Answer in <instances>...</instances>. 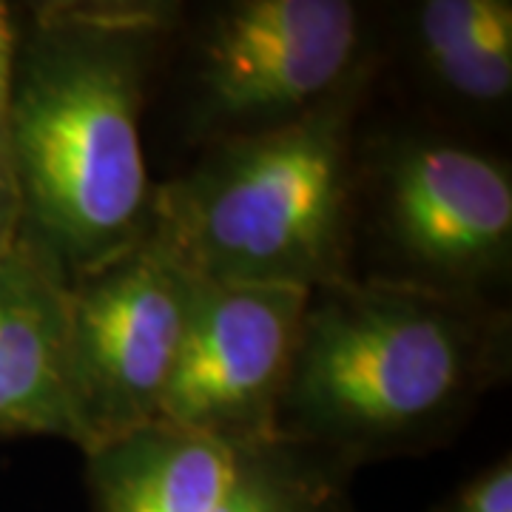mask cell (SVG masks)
<instances>
[{"label": "cell", "mask_w": 512, "mask_h": 512, "mask_svg": "<svg viewBox=\"0 0 512 512\" xmlns=\"http://www.w3.org/2000/svg\"><path fill=\"white\" fill-rule=\"evenodd\" d=\"M510 359L501 302L333 279L308 293L276 436L350 467L424 453L456 436Z\"/></svg>", "instance_id": "obj_2"}, {"label": "cell", "mask_w": 512, "mask_h": 512, "mask_svg": "<svg viewBox=\"0 0 512 512\" xmlns=\"http://www.w3.org/2000/svg\"><path fill=\"white\" fill-rule=\"evenodd\" d=\"M416 46L430 77L470 106H501L512 92V3L424 0Z\"/></svg>", "instance_id": "obj_10"}, {"label": "cell", "mask_w": 512, "mask_h": 512, "mask_svg": "<svg viewBox=\"0 0 512 512\" xmlns=\"http://www.w3.org/2000/svg\"><path fill=\"white\" fill-rule=\"evenodd\" d=\"M171 23L168 3L69 0L20 29L6 114L20 239L66 282L148 237L140 114Z\"/></svg>", "instance_id": "obj_1"}, {"label": "cell", "mask_w": 512, "mask_h": 512, "mask_svg": "<svg viewBox=\"0 0 512 512\" xmlns=\"http://www.w3.org/2000/svg\"><path fill=\"white\" fill-rule=\"evenodd\" d=\"M433 512H512V461L510 456L493 461L456 493L447 495Z\"/></svg>", "instance_id": "obj_11"}, {"label": "cell", "mask_w": 512, "mask_h": 512, "mask_svg": "<svg viewBox=\"0 0 512 512\" xmlns=\"http://www.w3.org/2000/svg\"><path fill=\"white\" fill-rule=\"evenodd\" d=\"M94 512H353L356 467L288 439L148 424L86 456Z\"/></svg>", "instance_id": "obj_7"}, {"label": "cell", "mask_w": 512, "mask_h": 512, "mask_svg": "<svg viewBox=\"0 0 512 512\" xmlns=\"http://www.w3.org/2000/svg\"><path fill=\"white\" fill-rule=\"evenodd\" d=\"M308 293L191 276L183 342L154 424L217 439H274Z\"/></svg>", "instance_id": "obj_8"}, {"label": "cell", "mask_w": 512, "mask_h": 512, "mask_svg": "<svg viewBox=\"0 0 512 512\" xmlns=\"http://www.w3.org/2000/svg\"><path fill=\"white\" fill-rule=\"evenodd\" d=\"M365 15L348 0H237L202 26L188 128L211 146L285 126L370 72Z\"/></svg>", "instance_id": "obj_5"}, {"label": "cell", "mask_w": 512, "mask_h": 512, "mask_svg": "<svg viewBox=\"0 0 512 512\" xmlns=\"http://www.w3.org/2000/svg\"><path fill=\"white\" fill-rule=\"evenodd\" d=\"M370 279L498 302L512 265L510 165L433 134L373 146L356 168V228Z\"/></svg>", "instance_id": "obj_4"}, {"label": "cell", "mask_w": 512, "mask_h": 512, "mask_svg": "<svg viewBox=\"0 0 512 512\" xmlns=\"http://www.w3.org/2000/svg\"><path fill=\"white\" fill-rule=\"evenodd\" d=\"M188 299L191 274L151 237L69 282L66 393L86 456L157 421Z\"/></svg>", "instance_id": "obj_6"}, {"label": "cell", "mask_w": 512, "mask_h": 512, "mask_svg": "<svg viewBox=\"0 0 512 512\" xmlns=\"http://www.w3.org/2000/svg\"><path fill=\"white\" fill-rule=\"evenodd\" d=\"M18 23L9 6L0 3V128H6L9 100H12V77H15V57H18Z\"/></svg>", "instance_id": "obj_13"}, {"label": "cell", "mask_w": 512, "mask_h": 512, "mask_svg": "<svg viewBox=\"0 0 512 512\" xmlns=\"http://www.w3.org/2000/svg\"><path fill=\"white\" fill-rule=\"evenodd\" d=\"M20 239V194L6 128H0V254Z\"/></svg>", "instance_id": "obj_12"}, {"label": "cell", "mask_w": 512, "mask_h": 512, "mask_svg": "<svg viewBox=\"0 0 512 512\" xmlns=\"http://www.w3.org/2000/svg\"><path fill=\"white\" fill-rule=\"evenodd\" d=\"M365 72L285 126L205 146L154 188L148 237L197 279L313 291L353 276Z\"/></svg>", "instance_id": "obj_3"}, {"label": "cell", "mask_w": 512, "mask_h": 512, "mask_svg": "<svg viewBox=\"0 0 512 512\" xmlns=\"http://www.w3.org/2000/svg\"><path fill=\"white\" fill-rule=\"evenodd\" d=\"M69 282L18 239L0 254V439H74L66 393Z\"/></svg>", "instance_id": "obj_9"}]
</instances>
